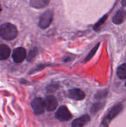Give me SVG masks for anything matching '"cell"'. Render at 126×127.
<instances>
[{
    "label": "cell",
    "mask_w": 126,
    "mask_h": 127,
    "mask_svg": "<svg viewBox=\"0 0 126 127\" xmlns=\"http://www.w3.org/2000/svg\"><path fill=\"white\" fill-rule=\"evenodd\" d=\"M17 30L14 25L4 23L0 26V36L6 40H12L17 36Z\"/></svg>",
    "instance_id": "cell-1"
},
{
    "label": "cell",
    "mask_w": 126,
    "mask_h": 127,
    "mask_svg": "<svg viewBox=\"0 0 126 127\" xmlns=\"http://www.w3.org/2000/svg\"><path fill=\"white\" fill-rule=\"evenodd\" d=\"M53 20V11L51 9H48L44 11L40 16L38 22V26L41 29L47 28L49 26Z\"/></svg>",
    "instance_id": "cell-2"
},
{
    "label": "cell",
    "mask_w": 126,
    "mask_h": 127,
    "mask_svg": "<svg viewBox=\"0 0 126 127\" xmlns=\"http://www.w3.org/2000/svg\"><path fill=\"white\" fill-rule=\"evenodd\" d=\"M31 106L33 111L37 115L43 114L45 110L44 100L40 97H36L33 99L31 102Z\"/></svg>",
    "instance_id": "cell-3"
},
{
    "label": "cell",
    "mask_w": 126,
    "mask_h": 127,
    "mask_svg": "<svg viewBox=\"0 0 126 127\" xmlns=\"http://www.w3.org/2000/svg\"><path fill=\"white\" fill-rule=\"evenodd\" d=\"M55 117L60 121L65 122L70 120L72 116L66 107L61 106L56 112Z\"/></svg>",
    "instance_id": "cell-4"
},
{
    "label": "cell",
    "mask_w": 126,
    "mask_h": 127,
    "mask_svg": "<svg viewBox=\"0 0 126 127\" xmlns=\"http://www.w3.org/2000/svg\"><path fill=\"white\" fill-rule=\"evenodd\" d=\"M27 56L26 50L23 47H19L14 49L12 52V58L16 63L23 62Z\"/></svg>",
    "instance_id": "cell-5"
},
{
    "label": "cell",
    "mask_w": 126,
    "mask_h": 127,
    "mask_svg": "<svg viewBox=\"0 0 126 127\" xmlns=\"http://www.w3.org/2000/svg\"><path fill=\"white\" fill-rule=\"evenodd\" d=\"M44 104L45 109L49 112L55 110L58 106L57 99H56L55 97L51 95L46 97L45 99L44 100Z\"/></svg>",
    "instance_id": "cell-6"
},
{
    "label": "cell",
    "mask_w": 126,
    "mask_h": 127,
    "mask_svg": "<svg viewBox=\"0 0 126 127\" xmlns=\"http://www.w3.org/2000/svg\"><path fill=\"white\" fill-rule=\"evenodd\" d=\"M68 96L76 100H82L85 98V94L83 91L79 89H70L68 91Z\"/></svg>",
    "instance_id": "cell-7"
},
{
    "label": "cell",
    "mask_w": 126,
    "mask_h": 127,
    "mask_svg": "<svg viewBox=\"0 0 126 127\" xmlns=\"http://www.w3.org/2000/svg\"><path fill=\"white\" fill-rule=\"evenodd\" d=\"M90 117L88 115H84L75 119L72 123V127H84L89 122Z\"/></svg>",
    "instance_id": "cell-8"
},
{
    "label": "cell",
    "mask_w": 126,
    "mask_h": 127,
    "mask_svg": "<svg viewBox=\"0 0 126 127\" xmlns=\"http://www.w3.org/2000/svg\"><path fill=\"white\" fill-rule=\"evenodd\" d=\"M126 18V11L123 9L119 10L112 18V22L116 24H121Z\"/></svg>",
    "instance_id": "cell-9"
},
{
    "label": "cell",
    "mask_w": 126,
    "mask_h": 127,
    "mask_svg": "<svg viewBox=\"0 0 126 127\" xmlns=\"http://www.w3.org/2000/svg\"><path fill=\"white\" fill-rule=\"evenodd\" d=\"M49 1L50 0H30V4L34 8L42 9L48 6Z\"/></svg>",
    "instance_id": "cell-10"
},
{
    "label": "cell",
    "mask_w": 126,
    "mask_h": 127,
    "mask_svg": "<svg viewBox=\"0 0 126 127\" xmlns=\"http://www.w3.org/2000/svg\"><path fill=\"white\" fill-rule=\"evenodd\" d=\"M11 54V49L7 45H0V60H4L8 58Z\"/></svg>",
    "instance_id": "cell-11"
},
{
    "label": "cell",
    "mask_w": 126,
    "mask_h": 127,
    "mask_svg": "<svg viewBox=\"0 0 126 127\" xmlns=\"http://www.w3.org/2000/svg\"><path fill=\"white\" fill-rule=\"evenodd\" d=\"M122 108L123 106L121 104H118V105H116V106L114 107L111 110V111L109 112L108 115L107 116V117L106 118V119L107 120H111L112 119L115 117L117 116L121 112V110H122Z\"/></svg>",
    "instance_id": "cell-12"
},
{
    "label": "cell",
    "mask_w": 126,
    "mask_h": 127,
    "mask_svg": "<svg viewBox=\"0 0 126 127\" xmlns=\"http://www.w3.org/2000/svg\"><path fill=\"white\" fill-rule=\"evenodd\" d=\"M117 76L121 79H126V63L120 66L117 70Z\"/></svg>",
    "instance_id": "cell-13"
},
{
    "label": "cell",
    "mask_w": 126,
    "mask_h": 127,
    "mask_svg": "<svg viewBox=\"0 0 126 127\" xmlns=\"http://www.w3.org/2000/svg\"><path fill=\"white\" fill-rule=\"evenodd\" d=\"M107 15H105V16H104L103 17H102V18L100 20V21H98V22H97V23L95 25V26H94V29H95V31H98L99 29H100V27H101V26H102L103 24L104 23V22H105V21L106 20V19H107Z\"/></svg>",
    "instance_id": "cell-14"
},
{
    "label": "cell",
    "mask_w": 126,
    "mask_h": 127,
    "mask_svg": "<svg viewBox=\"0 0 126 127\" xmlns=\"http://www.w3.org/2000/svg\"><path fill=\"white\" fill-rule=\"evenodd\" d=\"M99 45H100V43H98V45H96L95 46V47H94L92 50H91V52L89 53V54L88 55V56L86 57V58H85V62H87V61L90 60L93 57L94 55H95V53H96V52L97 51Z\"/></svg>",
    "instance_id": "cell-15"
},
{
    "label": "cell",
    "mask_w": 126,
    "mask_h": 127,
    "mask_svg": "<svg viewBox=\"0 0 126 127\" xmlns=\"http://www.w3.org/2000/svg\"><path fill=\"white\" fill-rule=\"evenodd\" d=\"M103 107V103H96L94 105H92V107H91V112L95 113L96 112L99 111L100 109H102V107Z\"/></svg>",
    "instance_id": "cell-16"
},
{
    "label": "cell",
    "mask_w": 126,
    "mask_h": 127,
    "mask_svg": "<svg viewBox=\"0 0 126 127\" xmlns=\"http://www.w3.org/2000/svg\"><path fill=\"white\" fill-rule=\"evenodd\" d=\"M58 89V86L56 84H51V85L48 86L46 88V90L49 93H53V92L55 91Z\"/></svg>",
    "instance_id": "cell-17"
},
{
    "label": "cell",
    "mask_w": 126,
    "mask_h": 127,
    "mask_svg": "<svg viewBox=\"0 0 126 127\" xmlns=\"http://www.w3.org/2000/svg\"><path fill=\"white\" fill-rule=\"evenodd\" d=\"M37 50L36 49H33L32 50H31L30 52V53L28 54V60H31L32 59H33L35 57V56L37 55Z\"/></svg>",
    "instance_id": "cell-18"
},
{
    "label": "cell",
    "mask_w": 126,
    "mask_h": 127,
    "mask_svg": "<svg viewBox=\"0 0 126 127\" xmlns=\"http://www.w3.org/2000/svg\"><path fill=\"white\" fill-rule=\"evenodd\" d=\"M106 94H107V93H106V92L105 91H101V93H97V94H96V97L103 98L104 97L106 96Z\"/></svg>",
    "instance_id": "cell-19"
},
{
    "label": "cell",
    "mask_w": 126,
    "mask_h": 127,
    "mask_svg": "<svg viewBox=\"0 0 126 127\" xmlns=\"http://www.w3.org/2000/svg\"><path fill=\"white\" fill-rule=\"evenodd\" d=\"M122 5L123 6H126V0H122Z\"/></svg>",
    "instance_id": "cell-20"
},
{
    "label": "cell",
    "mask_w": 126,
    "mask_h": 127,
    "mask_svg": "<svg viewBox=\"0 0 126 127\" xmlns=\"http://www.w3.org/2000/svg\"><path fill=\"white\" fill-rule=\"evenodd\" d=\"M1 10H2V8H1V4H0V13H1Z\"/></svg>",
    "instance_id": "cell-21"
},
{
    "label": "cell",
    "mask_w": 126,
    "mask_h": 127,
    "mask_svg": "<svg viewBox=\"0 0 126 127\" xmlns=\"http://www.w3.org/2000/svg\"><path fill=\"white\" fill-rule=\"evenodd\" d=\"M125 86H126V83H125Z\"/></svg>",
    "instance_id": "cell-22"
}]
</instances>
